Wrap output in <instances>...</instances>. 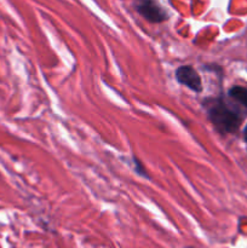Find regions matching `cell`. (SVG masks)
<instances>
[{"instance_id":"7","label":"cell","mask_w":247,"mask_h":248,"mask_svg":"<svg viewBox=\"0 0 247 248\" xmlns=\"http://www.w3.org/2000/svg\"><path fill=\"white\" fill-rule=\"evenodd\" d=\"M186 248H193V247H186Z\"/></svg>"},{"instance_id":"3","label":"cell","mask_w":247,"mask_h":248,"mask_svg":"<svg viewBox=\"0 0 247 248\" xmlns=\"http://www.w3.org/2000/svg\"><path fill=\"white\" fill-rule=\"evenodd\" d=\"M176 80L181 85H184L191 91L196 93H201L203 90L202 80H201L199 73L194 69L191 65H182L176 70Z\"/></svg>"},{"instance_id":"2","label":"cell","mask_w":247,"mask_h":248,"mask_svg":"<svg viewBox=\"0 0 247 248\" xmlns=\"http://www.w3.org/2000/svg\"><path fill=\"white\" fill-rule=\"evenodd\" d=\"M136 10L143 18L150 23H161L169 19V14L166 10L155 0H139V2L136 5Z\"/></svg>"},{"instance_id":"4","label":"cell","mask_w":247,"mask_h":248,"mask_svg":"<svg viewBox=\"0 0 247 248\" xmlns=\"http://www.w3.org/2000/svg\"><path fill=\"white\" fill-rule=\"evenodd\" d=\"M228 97L235 101L236 103H239L240 106L244 107L245 109H247V89L242 86H232V89L228 91Z\"/></svg>"},{"instance_id":"1","label":"cell","mask_w":247,"mask_h":248,"mask_svg":"<svg viewBox=\"0 0 247 248\" xmlns=\"http://www.w3.org/2000/svg\"><path fill=\"white\" fill-rule=\"evenodd\" d=\"M202 107L207 113L213 127L220 135H234L247 116V109L240 106L230 97L219 96L217 98H206Z\"/></svg>"},{"instance_id":"6","label":"cell","mask_w":247,"mask_h":248,"mask_svg":"<svg viewBox=\"0 0 247 248\" xmlns=\"http://www.w3.org/2000/svg\"><path fill=\"white\" fill-rule=\"evenodd\" d=\"M244 140H245V142L247 143V124L244 128Z\"/></svg>"},{"instance_id":"5","label":"cell","mask_w":247,"mask_h":248,"mask_svg":"<svg viewBox=\"0 0 247 248\" xmlns=\"http://www.w3.org/2000/svg\"><path fill=\"white\" fill-rule=\"evenodd\" d=\"M132 161H133V170H135L136 173H137L138 176L143 177V178L150 179V176L147 173V170H145V167L143 166L142 162H140L136 156H132Z\"/></svg>"}]
</instances>
